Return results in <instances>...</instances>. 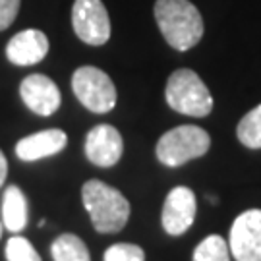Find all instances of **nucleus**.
Wrapping results in <instances>:
<instances>
[{"instance_id":"obj_1","label":"nucleus","mask_w":261,"mask_h":261,"mask_svg":"<svg viewBox=\"0 0 261 261\" xmlns=\"http://www.w3.org/2000/svg\"><path fill=\"white\" fill-rule=\"evenodd\" d=\"M155 19L168 45L180 53L196 47L203 37V18L190 0H157Z\"/></svg>"},{"instance_id":"obj_2","label":"nucleus","mask_w":261,"mask_h":261,"mask_svg":"<svg viewBox=\"0 0 261 261\" xmlns=\"http://www.w3.org/2000/svg\"><path fill=\"white\" fill-rule=\"evenodd\" d=\"M82 201L91 217L97 232H120L130 219V203L120 190L105 184L101 180H87L82 186Z\"/></svg>"},{"instance_id":"obj_3","label":"nucleus","mask_w":261,"mask_h":261,"mask_svg":"<svg viewBox=\"0 0 261 261\" xmlns=\"http://www.w3.org/2000/svg\"><path fill=\"white\" fill-rule=\"evenodd\" d=\"M165 97L172 111L186 116L203 118L213 111V97L209 93L207 85L194 70H188V68H180L170 74Z\"/></svg>"},{"instance_id":"obj_4","label":"nucleus","mask_w":261,"mask_h":261,"mask_svg":"<svg viewBox=\"0 0 261 261\" xmlns=\"http://www.w3.org/2000/svg\"><path fill=\"white\" fill-rule=\"evenodd\" d=\"M211 147V138L203 128L184 124L163 134L157 141V159L161 165L176 168L194 159L203 157Z\"/></svg>"},{"instance_id":"obj_5","label":"nucleus","mask_w":261,"mask_h":261,"mask_svg":"<svg viewBox=\"0 0 261 261\" xmlns=\"http://www.w3.org/2000/svg\"><path fill=\"white\" fill-rule=\"evenodd\" d=\"M72 89L77 101L95 114L111 112L116 107V87L103 70L82 66L72 75Z\"/></svg>"},{"instance_id":"obj_6","label":"nucleus","mask_w":261,"mask_h":261,"mask_svg":"<svg viewBox=\"0 0 261 261\" xmlns=\"http://www.w3.org/2000/svg\"><path fill=\"white\" fill-rule=\"evenodd\" d=\"M72 25L85 45L101 47L111 39V18L101 0H75Z\"/></svg>"},{"instance_id":"obj_7","label":"nucleus","mask_w":261,"mask_h":261,"mask_svg":"<svg viewBox=\"0 0 261 261\" xmlns=\"http://www.w3.org/2000/svg\"><path fill=\"white\" fill-rule=\"evenodd\" d=\"M228 248L236 261H261V209H248L234 219Z\"/></svg>"},{"instance_id":"obj_8","label":"nucleus","mask_w":261,"mask_h":261,"mask_svg":"<svg viewBox=\"0 0 261 261\" xmlns=\"http://www.w3.org/2000/svg\"><path fill=\"white\" fill-rule=\"evenodd\" d=\"M196 194L188 186H176L168 192L161 211L163 228L170 236H182L196 221Z\"/></svg>"},{"instance_id":"obj_9","label":"nucleus","mask_w":261,"mask_h":261,"mask_svg":"<svg viewBox=\"0 0 261 261\" xmlns=\"http://www.w3.org/2000/svg\"><path fill=\"white\" fill-rule=\"evenodd\" d=\"M85 157L95 167L111 168L120 161L124 153V141L120 132L111 124H99L85 136Z\"/></svg>"},{"instance_id":"obj_10","label":"nucleus","mask_w":261,"mask_h":261,"mask_svg":"<svg viewBox=\"0 0 261 261\" xmlns=\"http://www.w3.org/2000/svg\"><path fill=\"white\" fill-rule=\"evenodd\" d=\"M21 101L31 112L39 116H50L60 109V91L56 84L45 74L28 75L19 85Z\"/></svg>"},{"instance_id":"obj_11","label":"nucleus","mask_w":261,"mask_h":261,"mask_svg":"<svg viewBox=\"0 0 261 261\" xmlns=\"http://www.w3.org/2000/svg\"><path fill=\"white\" fill-rule=\"evenodd\" d=\"M48 53V39L39 29H25L19 31L8 41L6 56L16 66L39 64Z\"/></svg>"},{"instance_id":"obj_12","label":"nucleus","mask_w":261,"mask_h":261,"mask_svg":"<svg viewBox=\"0 0 261 261\" xmlns=\"http://www.w3.org/2000/svg\"><path fill=\"white\" fill-rule=\"evenodd\" d=\"M66 143H68V138L62 130H56V128L43 130L19 140L16 143V155H18L19 161L33 163L39 159L58 155L66 147Z\"/></svg>"},{"instance_id":"obj_13","label":"nucleus","mask_w":261,"mask_h":261,"mask_svg":"<svg viewBox=\"0 0 261 261\" xmlns=\"http://www.w3.org/2000/svg\"><path fill=\"white\" fill-rule=\"evenodd\" d=\"M2 224L10 232H19L28 226V199L18 186H8L4 190Z\"/></svg>"},{"instance_id":"obj_14","label":"nucleus","mask_w":261,"mask_h":261,"mask_svg":"<svg viewBox=\"0 0 261 261\" xmlns=\"http://www.w3.org/2000/svg\"><path fill=\"white\" fill-rule=\"evenodd\" d=\"M50 255L55 261H91L85 242L75 234H60L50 246Z\"/></svg>"},{"instance_id":"obj_15","label":"nucleus","mask_w":261,"mask_h":261,"mask_svg":"<svg viewBox=\"0 0 261 261\" xmlns=\"http://www.w3.org/2000/svg\"><path fill=\"white\" fill-rule=\"evenodd\" d=\"M236 136L244 147L261 149V105L248 112L236 126Z\"/></svg>"},{"instance_id":"obj_16","label":"nucleus","mask_w":261,"mask_h":261,"mask_svg":"<svg viewBox=\"0 0 261 261\" xmlns=\"http://www.w3.org/2000/svg\"><path fill=\"white\" fill-rule=\"evenodd\" d=\"M192 261H230V248L223 236L211 234L197 244Z\"/></svg>"},{"instance_id":"obj_17","label":"nucleus","mask_w":261,"mask_h":261,"mask_svg":"<svg viewBox=\"0 0 261 261\" xmlns=\"http://www.w3.org/2000/svg\"><path fill=\"white\" fill-rule=\"evenodd\" d=\"M6 261H43L25 236H12L6 242Z\"/></svg>"},{"instance_id":"obj_18","label":"nucleus","mask_w":261,"mask_h":261,"mask_svg":"<svg viewBox=\"0 0 261 261\" xmlns=\"http://www.w3.org/2000/svg\"><path fill=\"white\" fill-rule=\"evenodd\" d=\"M105 261H145V252L138 244L118 242L105 252Z\"/></svg>"},{"instance_id":"obj_19","label":"nucleus","mask_w":261,"mask_h":261,"mask_svg":"<svg viewBox=\"0 0 261 261\" xmlns=\"http://www.w3.org/2000/svg\"><path fill=\"white\" fill-rule=\"evenodd\" d=\"M21 0H0V31L8 29L19 12Z\"/></svg>"},{"instance_id":"obj_20","label":"nucleus","mask_w":261,"mask_h":261,"mask_svg":"<svg viewBox=\"0 0 261 261\" xmlns=\"http://www.w3.org/2000/svg\"><path fill=\"white\" fill-rule=\"evenodd\" d=\"M6 176H8V161L4 157V153L0 151V188L6 182Z\"/></svg>"},{"instance_id":"obj_21","label":"nucleus","mask_w":261,"mask_h":261,"mask_svg":"<svg viewBox=\"0 0 261 261\" xmlns=\"http://www.w3.org/2000/svg\"><path fill=\"white\" fill-rule=\"evenodd\" d=\"M2 230H4V224H2V221H0V238H2Z\"/></svg>"}]
</instances>
